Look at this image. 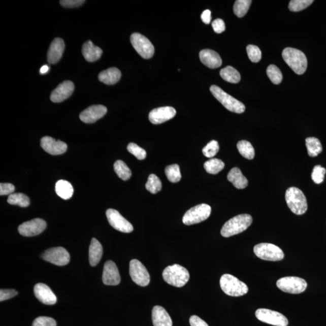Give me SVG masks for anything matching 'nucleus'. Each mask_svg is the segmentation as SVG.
Returning a JSON list of instances; mask_svg holds the SVG:
<instances>
[{"label":"nucleus","mask_w":326,"mask_h":326,"mask_svg":"<svg viewBox=\"0 0 326 326\" xmlns=\"http://www.w3.org/2000/svg\"><path fill=\"white\" fill-rule=\"evenodd\" d=\"M247 52L249 59L252 62H259L262 59V52L257 46L254 45H248L247 47Z\"/></svg>","instance_id":"44"},{"label":"nucleus","mask_w":326,"mask_h":326,"mask_svg":"<svg viewBox=\"0 0 326 326\" xmlns=\"http://www.w3.org/2000/svg\"><path fill=\"white\" fill-rule=\"evenodd\" d=\"M85 2L84 0H62L60 1V4L64 8H74L79 7Z\"/></svg>","instance_id":"46"},{"label":"nucleus","mask_w":326,"mask_h":326,"mask_svg":"<svg viewBox=\"0 0 326 326\" xmlns=\"http://www.w3.org/2000/svg\"><path fill=\"white\" fill-rule=\"evenodd\" d=\"M102 281L108 286H117L120 283L119 272L114 262L108 260L105 263Z\"/></svg>","instance_id":"18"},{"label":"nucleus","mask_w":326,"mask_h":326,"mask_svg":"<svg viewBox=\"0 0 326 326\" xmlns=\"http://www.w3.org/2000/svg\"><path fill=\"white\" fill-rule=\"evenodd\" d=\"M41 257L44 260L57 266H64L69 263L70 260L69 252L63 247L48 249L43 252Z\"/></svg>","instance_id":"13"},{"label":"nucleus","mask_w":326,"mask_h":326,"mask_svg":"<svg viewBox=\"0 0 326 326\" xmlns=\"http://www.w3.org/2000/svg\"><path fill=\"white\" fill-rule=\"evenodd\" d=\"M8 202L11 205L27 207L30 205V199L25 194L21 193H12L9 195Z\"/></svg>","instance_id":"35"},{"label":"nucleus","mask_w":326,"mask_h":326,"mask_svg":"<svg viewBox=\"0 0 326 326\" xmlns=\"http://www.w3.org/2000/svg\"><path fill=\"white\" fill-rule=\"evenodd\" d=\"M212 27L216 34H221L225 30L224 21L222 19H216L212 22Z\"/></svg>","instance_id":"49"},{"label":"nucleus","mask_w":326,"mask_h":326,"mask_svg":"<svg viewBox=\"0 0 326 326\" xmlns=\"http://www.w3.org/2000/svg\"><path fill=\"white\" fill-rule=\"evenodd\" d=\"M252 222V217L248 214H242L233 217L223 225L220 233L223 237H231L244 232L251 225Z\"/></svg>","instance_id":"1"},{"label":"nucleus","mask_w":326,"mask_h":326,"mask_svg":"<svg viewBox=\"0 0 326 326\" xmlns=\"http://www.w3.org/2000/svg\"><path fill=\"white\" fill-rule=\"evenodd\" d=\"M228 180L238 189H244L247 187L248 181L238 168H233L227 175Z\"/></svg>","instance_id":"27"},{"label":"nucleus","mask_w":326,"mask_h":326,"mask_svg":"<svg viewBox=\"0 0 326 326\" xmlns=\"http://www.w3.org/2000/svg\"><path fill=\"white\" fill-rule=\"evenodd\" d=\"M325 173V168H322L320 165H316L313 169L311 175L312 180L316 184H321L324 181Z\"/></svg>","instance_id":"43"},{"label":"nucleus","mask_w":326,"mask_h":326,"mask_svg":"<svg viewBox=\"0 0 326 326\" xmlns=\"http://www.w3.org/2000/svg\"><path fill=\"white\" fill-rule=\"evenodd\" d=\"M47 223L40 218L34 219L22 223L19 226L18 232L22 236L31 237L41 234L46 229Z\"/></svg>","instance_id":"15"},{"label":"nucleus","mask_w":326,"mask_h":326,"mask_svg":"<svg viewBox=\"0 0 326 326\" xmlns=\"http://www.w3.org/2000/svg\"><path fill=\"white\" fill-rule=\"evenodd\" d=\"M267 74L273 84L278 85L282 81L283 76L280 70L274 65H270L267 70Z\"/></svg>","instance_id":"39"},{"label":"nucleus","mask_w":326,"mask_h":326,"mask_svg":"<svg viewBox=\"0 0 326 326\" xmlns=\"http://www.w3.org/2000/svg\"><path fill=\"white\" fill-rule=\"evenodd\" d=\"M82 52L86 60L92 62L101 58L103 51L100 47L95 46L91 41H88L83 44Z\"/></svg>","instance_id":"25"},{"label":"nucleus","mask_w":326,"mask_h":326,"mask_svg":"<svg viewBox=\"0 0 326 326\" xmlns=\"http://www.w3.org/2000/svg\"><path fill=\"white\" fill-rule=\"evenodd\" d=\"M129 274L133 282L140 286H148L150 283V275L145 265L137 259L129 264Z\"/></svg>","instance_id":"11"},{"label":"nucleus","mask_w":326,"mask_h":326,"mask_svg":"<svg viewBox=\"0 0 326 326\" xmlns=\"http://www.w3.org/2000/svg\"><path fill=\"white\" fill-rule=\"evenodd\" d=\"M189 322L191 326H209L206 321L197 315L191 316Z\"/></svg>","instance_id":"50"},{"label":"nucleus","mask_w":326,"mask_h":326,"mask_svg":"<svg viewBox=\"0 0 326 326\" xmlns=\"http://www.w3.org/2000/svg\"><path fill=\"white\" fill-rule=\"evenodd\" d=\"M220 75L225 81L232 84H237L241 81V75L238 70L232 66L226 67L225 68L220 70Z\"/></svg>","instance_id":"30"},{"label":"nucleus","mask_w":326,"mask_h":326,"mask_svg":"<svg viewBox=\"0 0 326 326\" xmlns=\"http://www.w3.org/2000/svg\"><path fill=\"white\" fill-rule=\"evenodd\" d=\"M204 167L207 173L216 175L223 170L225 164L219 159L212 158L204 163Z\"/></svg>","instance_id":"32"},{"label":"nucleus","mask_w":326,"mask_h":326,"mask_svg":"<svg viewBox=\"0 0 326 326\" xmlns=\"http://www.w3.org/2000/svg\"><path fill=\"white\" fill-rule=\"evenodd\" d=\"M237 148L242 156L248 159H252L255 156V151L253 146L247 140H241L237 144Z\"/></svg>","instance_id":"33"},{"label":"nucleus","mask_w":326,"mask_h":326,"mask_svg":"<svg viewBox=\"0 0 326 326\" xmlns=\"http://www.w3.org/2000/svg\"><path fill=\"white\" fill-rule=\"evenodd\" d=\"M220 286L223 292L229 296H242L248 292L247 284L231 274H223L220 277Z\"/></svg>","instance_id":"5"},{"label":"nucleus","mask_w":326,"mask_h":326,"mask_svg":"<svg viewBox=\"0 0 326 326\" xmlns=\"http://www.w3.org/2000/svg\"><path fill=\"white\" fill-rule=\"evenodd\" d=\"M35 297L44 305H53L57 302V298L52 289L44 283H38L34 287Z\"/></svg>","instance_id":"21"},{"label":"nucleus","mask_w":326,"mask_h":326,"mask_svg":"<svg viewBox=\"0 0 326 326\" xmlns=\"http://www.w3.org/2000/svg\"><path fill=\"white\" fill-rule=\"evenodd\" d=\"M106 215L110 224L114 229L120 232L129 233L133 231V226L116 210L110 209L107 210Z\"/></svg>","instance_id":"14"},{"label":"nucleus","mask_w":326,"mask_h":326,"mask_svg":"<svg viewBox=\"0 0 326 326\" xmlns=\"http://www.w3.org/2000/svg\"><path fill=\"white\" fill-rule=\"evenodd\" d=\"M49 67L47 65H45L43 67H41L40 69L41 74L44 75L46 74L49 71Z\"/></svg>","instance_id":"52"},{"label":"nucleus","mask_w":326,"mask_h":326,"mask_svg":"<svg viewBox=\"0 0 326 326\" xmlns=\"http://www.w3.org/2000/svg\"><path fill=\"white\" fill-rule=\"evenodd\" d=\"M258 320L265 323L276 326H287L288 320L285 316L280 312L267 309H258L255 312Z\"/></svg>","instance_id":"12"},{"label":"nucleus","mask_w":326,"mask_h":326,"mask_svg":"<svg viewBox=\"0 0 326 326\" xmlns=\"http://www.w3.org/2000/svg\"><path fill=\"white\" fill-rule=\"evenodd\" d=\"M201 62L210 69H216L221 66L222 61L219 54L212 50L205 49L200 53Z\"/></svg>","instance_id":"23"},{"label":"nucleus","mask_w":326,"mask_h":326,"mask_svg":"<svg viewBox=\"0 0 326 326\" xmlns=\"http://www.w3.org/2000/svg\"><path fill=\"white\" fill-rule=\"evenodd\" d=\"M114 169L118 177L123 181L129 180L131 175H132V172H131L130 169L127 167L125 162H124L123 161H116V162L114 163Z\"/></svg>","instance_id":"34"},{"label":"nucleus","mask_w":326,"mask_h":326,"mask_svg":"<svg viewBox=\"0 0 326 326\" xmlns=\"http://www.w3.org/2000/svg\"><path fill=\"white\" fill-rule=\"evenodd\" d=\"M306 146L308 149V155L311 157H315L322 151L320 141L315 137H308L306 139Z\"/></svg>","instance_id":"31"},{"label":"nucleus","mask_w":326,"mask_h":326,"mask_svg":"<svg viewBox=\"0 0 326 326\" xmlns=\"http://www.w3.org/2000/svg\"><path fill=\"white\" fill-rule=\"evenodd\" d=\"M18 294L15 289H1L0 290V301L9 300L14 297Z\"/></svg>","instance_id":"48"},{"label":"nucleus","mask_w":326,"mask_h":326,"mask_svg":"<svg viewBox=\"0 0 326 326\" xmlns=\"http://www.w3.org/2000/svg\"><path fill=\"white\" fill-rule=\"evenodd\" d=\"M65 49V44L61 38H56L51 43L47 52V60L51 64H54L61 58Z\"/></svg>","instance_id":"22"},{"label":"nucleus","mask_w":326,"mask_h":326,"mask_svg":"<svg viewBox=\"0 0 326 326\" xmlns=\"http://www.w3.org/2000/svg\"><path fill=\"white\" fill-rule=\"evenodd\" d=\"M201 20L206 24H209L212 20L211 17V12L210 10H206L203 12L202 15L201 16Z\"/></svg>","instance_id":"51"},{"label":"nucleus","mask_w":326,"mask_h":326,"mask_svg":"<svg viewBox=\"0 0 326 326\" xmlns=\"http://www.w3.org/2000/svg\"><path fill=\"white\" fill-rule=\"evenodd\" d=\"M131 43L134 49L144 59H150L155 52L154 47L148 38L139 33H134L131 36Z\"/></svg>","instance_id":"10"},{"label":"nucleus","mask_w":326,"mask_h":326,"mask_svg":"<svg viewBox=\"0 0 326 326\" xmlns=\"http://www.w3.org/2000/svg\"><path fill=\"white\" fill-rule=\"evenodd\" d=\"M32 326H56V322L52 318L40 316L35 319Z\"/></svg>","instance_id":"45"},{"label":"nucleus","mask_w":326,"mask_h":326,"mask_svg":"<svg viewBox=\"0 0 326 326\" xmlns=\"http://www.w3.org/2000/svg\"><path fill=\"white\" fill-rule=\"evenodd\" d=\"M277 286L282 291L297 294L305 291L308 284L306 280L298 277H285L277 280Z\"/></svg>","instance_id":"9"},{"label":"nucleus","mask_w":326,"mask_h":326,"mask_svg":"<svg viewBox=\"0 0 326 326\" xmlns=\"http://www.w3.org/2000/svg\"><path fill=\"white\" fill-rule=\"evenodd\" d=\"M162 277L165 282L177 287H181L188 282L190 274L186 268L178 264L166 267L162 272Z\"/></svg>","instance_id":"3"},{"label":"nucleus","mask_w":326,"mask_h":326,"mask_svg":"<svg viewBox=\"0 0 326 326\" xmlns=\"http://www.w3.org/2000/svg\"><path fill=\"white\" fill-rule=\"evenodd\" d=\"M165 174L169 181L175 183L180 181L181 174L180 166L177 164L167 166L165 169Z\"/></svg>","instance_id":"36"},{"label":"nucleus","mask_w":326,"mask_h":326,"mask_svg":"<svg viewBox=\"0 0 326 326\" xmlns=\"http://www.w3.org/2000/svg\"><path fill=\"white\" fill-rule=\"evenodd\" d=\"M146 189L153 194L158 193L162 188V183L159 178L154 174H151L146 184Z\"/></svg>","instance_id":"38"},{"label":"nucleus","mask_w":326,"mask_h":326,"mask_svg":"<svg viewBox=\"0 0 326 326\" xmlns=\"http://www.w3.org/2000/svg\"><path fill=\"white\" fill-rule=\"evenodd\" d=\"M212 208L206 204H201L187 211L184 214L183 222L185 225H191L204 221L211 215Z\"/></svg>","instance_id":"8"},{"label":"nucleus","mask_w":326,"mask_h":326,"mask_svg":"<svg viewBox=\"0 0 326 326\" xmlns=\"http://www.w3.org/2000/svg\"><path fill=\"white\" fill-rule=\"evenodd\" d=\"M282 57L284 62L296 74L301 75L306 72L308 60L302 51L287 47L283 50Z\"/></svg>","instance_id":"2"},{"label":"nucleus","mask_w":326,"mask_h":326,"mask_svg":"<svg viewBox=\"0 0 326 326\" xmlns=\"http://www.w3.org/2000/svg\"><path fill=\"white\" fill-rule=\"evenodd\" d=\"M41 146L49 154L57 155L67 151V144L60 140H56L52 137L46 136L41 140Z\"/></svg>","instance_id":"17"},{"label":"nucleus","mask_w":326,"mask_h":326,"mask_svg":"<svg viewBox=\"0 0 326 326\" xmlns=\"http://www.w3.org/2000/svg\"><path fill=\"white\" fill-rule=\"evenodd\" d=\"M121 73L116 67H112L99 73V81L107 85H114L119 81Z\"/></svg>","instance_id":"28"},{"label":"nucleus","mask_w":326,"mask_h":326,"mask_svg":"<svg viewBox=\"0 0 326 326\" xmlns=\"http://www.w3.org/2000/svg\"><path fill=\"white\" fill-rule=\"evenodd\" d=\"M153 324L154 326H172V320L165 308L160 306L153 307L152 311Z\"/></svg>","instance_id":"24"},{"label":"nucleus","mask_w":326,"mask_h":326,"mask_svg":"<svg viewBox=\"0 0 326 326\" xmlns=\"http://www.w3.org/2000/svg\"><path fill=\"white\" fill-rule=\"evenodd\" d=\"M127 149L131 154L135 156L140 160H142V159H145L146 157L147 153L145 150L140 148L136 143H130L127 145Z\"/></svg>","instance_id":"42"},{"label":"nucleus","mask_w":326,"mask_h":326,"mask_svg":"<svg viewBox=\"0 0 326 326\" xmlns=\"http://www.w3.org/2000/svg\"><path fill=\"white\" fill-rule=\"evenodd\" d=\"M254 252L260 259L267 261H280L284 256L282 249L269 243H261L254 246Z\"/></svg>","instance_id":"7"},{"label":"nucleus","mask_w":326,"mask_h":326,"mask_svg":"<svg viewBox=\"0 0 326 326\" xmlns=\"http://www.w3.org/2000/svg\"><path fill=\"white\" fill-rule=\"evenodd\" d=\"M177 112L173 107L158 108L150 112L149 119L153 124H161L172 119L175 116Z\"/></svg>","instance_id":"19"},{"label":"nucleus","mask_w":326,"mask_h":326,"mask_svg":"<svg viewBox=\"0 0 326 326\" xmlns=\"http://www.w3.org/2000/svg\"><path fill=\"white\" fill-rule=\"evenodd\" d=\"M15 191L14 185L11 183H1L0 184V195H10L14 193Z\"/></svg>","instance_id":"47"},{"label":"nucleus","mask_w":326,"mask_h":326,"mask_svg":"<svg viewBox=\"0 0 326 326\" xmlns=\"http://www.w3.org/2000/svg\"><path fill=\"white\" fill-rule=\"evenodd\" d=\"M107 113V108L102 105H92L79 115L80 119L85 123H92L103 117Z\"/></svg>","instance_id":"16"},{"label":"nucleus","mask_w":326,"mask_h":326,"mask_svg":"<svg viewBox=\"0 0 326 326\" xmlns=\"http://www.w3.org/2000/svg\"><path fill=\"white\" fill-rule=\"evenodd\" d=\"M285 199L289 209L297 215H303L308 210L306 198L298 188H289L286 191Z\"/></svg>","instance_id":"4"},{"label":"nucleus","mask_w":326,"mask_h":326,"mask_svg":"<svg viewBox=\"0 0 326 326\" xmlns=\"http://www.w3.org/2000/svg\"><path fill=\"white\" fill-rule=\"evenodd\" d=\"M219 146L218 142L216 140H212L204 147L203 149V153L204 156L207 158H212L215 156L219 152Z\"/></svg>","instance_id":"41"},{"label":"nucleus","mask_w":326,"mask_h":326,"mask_svg":"<svg viewBox=\"0 0 326 326\" xmlns=\"http://www.w3.org/2000/svg\"><path fill=\"white\" fill-rule=\"evenodd\" d=\"M210 91L223 107L228 110L238 114L244 113L245 107L242 102L226 93L221 88L216 85H212L210 87Z\"/></svg>","instance_id":"6"},{"label":"nucleus","mask_w":326,"mask_h":326,"mask_svg":"<svg viewBox=\"0 0 326 326\" xmlns=\"http://www.w3.org/2000/svg\"><path fill=\"white\" fill-rule=\"evenodd\" d=\"M314 2L312 0H292L289 5V9L292 12L304 10Z\"/></svg>","instance_id":"40"},{"label":"nucleus","mask_w":326,"mask_h":326,"mask_svg":"<svg viewBox=\"0 0 326 326\" xmlns=\"http://www.w3.org/2000/svg\"><path fill=\"white\" fill-rule=\"evenodd\" d=\"M56 193L63 200L70 199L74 193V189L71 183L66 180H59L57 182L55 185Z\"/></svg>","instance_id":"29"},{"label":"nucleus","mask_w":326,"mask_h":326,"mask_svg":"<svg viewBox=\"0 0 326 326\" xmlns=\"http://www.w3.org/2000/svg\"><path fill=\"white\" fill-rule=\"evenodd\" d=\"M250 0H237L233 6V11L239 18L244 17L248 11L251 5Z\"/></svg>","instance_id":"37"},{"label":"nucleus","mask_w":326,"mask_h":326,"mask_svg":"<svg viewBox=\"0 0 326 326\" xmlns=\"http://www.w3.org/2000/svg\"><path fill=\"white\" fill-rule=\"evenodd\" d=\"M75 85L72 81H66L60 84L50 95V100L54 103H59L66 100L73 94Z\"/></svg>","instance_id":"20"},{"label":"nucleus","mask_w":326,"mask_h":326,"mask_svg":"<svg viewBox=\"0 0 326 326\" xmlns=\"http://www.w3.org/2000/svg\"><path fill=\"white\" fill-rule=\"evenodd\" d=\"M103 255V248L100 242L92 238L89 248V260L91 267H95L100 262Z\"/></svg>","instance_id":"26"}]
</instances>
